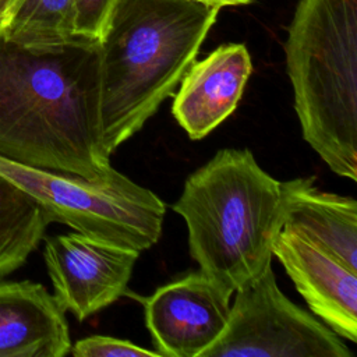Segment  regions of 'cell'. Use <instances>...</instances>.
<instances>
[{"label": "cell", "instance_id": "1", "mask_svg": "<svg viewBox=\"0 0 357 357\" xmlns=\"http://www.w3.org/2000/svg\"><path fill=\"white\" fill-rule=\"evenodd\" d=\"M99 42L47 49L0 38V156L88 180L114 167L100 123Z\"/></svg>", "mask_w": 357, "mask_h": 357}, {"label": "cell", "instance_id": "2", "mask_svg": "<svg viewBox=\"0 0 357 357\" xmlns=\"http://www.w3.org/2000/svg\"><path fill=\"white\" fill-rule=\"evenodd\" d=\"M219 7L198 0H117L99 40L100 123L112 153L173 95Z\"/></svg>", "mask_w": 357, "mask_h": 357}, {"label": "cell", "instance_id": "3", "mask_svg": "<svg viewBox=\"0 0 357 357\" xmlns=\"http://www.w3.org/2000/svg\"><path fill=\"white\" fill-rule=\"evenodd\" d=\"M280 181L247 148H225L192 172L172 205L199 271L234 293L258 278L282 230Z\"/></svg>", "mask_w": 357, "mask_h": 357}, {"label": "cell", "instance_id": "4", "mask_svg": "<svg viewBox=\"0 0 357 357\" xmlns=\"http://www.w3.org/2000/svg\"><path fill=\"white\" fill-rule=\"evenodd\" d=\"M303 138L357 180V0H298L284 42Z\"/></svg>", "mask_w": 357, "mask_h": 357}, {"label": "cell", "instance_id": "5", "mask_svg": "<svg viewBox=\"0 0 357 357\" xmlns=\"http://www.w3.org/2000/svg\"><path fill=\"white\" fill-rule=\"evenodd\" d=\"M0 177L35 201L52 223L139 252L160 238L166 205L116 169L88 180L0 156Z\"/></svg>", "mask_w": 357, "mask_h": 357}, {"label": "cell", "instance_id": "6", "mask_svg": "<svg viewBox=\"0 0 357 357\" xmlns=\"http://www.w3.org/2000/svg\"><path fill=\"white\" fill-rule=\"evenodd\" d=\"M233 294L222 335L201 357L353 356L340 336L282 293L271 265Z\"/></svg>", "mask_w": 357, "mask_h": 357}, {"label": "cell", "instance_id": "7", "mask_svg": "<svg viewBox=\"0 0 357 357\" xmlns=\"http://www.w3.org/2000/svg\"><path fill=\"white\" fill-rule=\"evenodd\" d=\"M138 257L134 248L78 231L47 237L43 248L53 294L78 321L126 294Z\"/></svg>", "mask_w": 357, "mask_h": 357}, {"label": "cell", "instance_id": "8", "mask_svg": "<svg viewBox=\"0 0 357 357\" xmlns=\"http://www.w3.org/2000/svg\"><path fill=\"white\" fill-rule=\"evenodd\" d=\"M233 293L202 273L190 272L138 297L155 350L162 357H201L222 335Z\"/></svg>", "mask_w": 357, "mask_h": 357}, {"label": "cell", "instance_id": "9", "mask_svg": "<svg viewBox=\"0 0 357 357\" xmlns=\"http://www.w3.org/2000/svg\"><path fill=\"white\" fill-rule=\"evenodd\" d=\"M273 257L311 312L337 336L357 342V272L305 237L282 229Z\"/></svg>", "mask_w": 357, "mask_h": 357}, {"label": "cell", "instance_id": "10", "mask_svg": "<svg viewBox=\"0 0 357 357\" xmlns=\"http://www.w3.org/2000/svg\"><path fill=\"white\" fill-rule=\"evenodd\" d=\"M252 73L243 43L220 45L190 66L174 95L172 113L191 139H201L237 107Z\"/></svg>", "mask_w": 357, "mask_h": 357}, {"label": "cell", "instance_id": "11", "mask_svg": "<svg viewBox=\"0 0 357 357\" xmlns=\"http://www.w3.org/2000/svg\"><path fill=\"white\" fill-rule=\"evenodd\" d=\"M71 344L54 294L32 280H0V357H64Z\"/></svg>", "mask_w": 357, "mask_h": 357}, {"label": "cell", "instance_id": "12", "mask_svg": "<svg viewBox=\"0 0 357 357\" xmlns=\"http://www.w3.org/2000/svg\"><path fill=\"white\" fill-rule=\"evenodd\" d=\"M282 229L294 231L357 272V202L322 191L312 177L280 181Z\"/></svg>", "mask_w": 357, "mask_h": 357}, {"label": "cell", "instance_id": "13", "mask_svg": "<svg viewBox=\"0 0 357 357\" xmlns=\"http://www.w3.org/2000/svg\"><path fill=\"white\" fill-rule=\"evenodd\" d=\"M50 223L35 201L0 177V279L26 262Z\"/></svg>", "mask_w": 357, "mask_h": 357}, {"label": "cell", "instance_id": "14", "mask_svg": "<svg viewBox=\"0 0 357 357\" xmlns=\"http://www.w3.org/2000/svg\"><path fill=\"white\" fill-rule=\"evenodd\" d=\"M1 39L28 49L84 40L74 33V0H22L6 24Z\"/></svg>", "mask_w": 357, "mask_h": 357}, {"label": "cell", "instance_id": "15", "mask_svg": "<svg viewBox=\"0 0 357 357\" xmlns=\"http://www.w3.org/2000/svg\"><path fill=\"white\" fill-rule=\"evenodd\" d=\"M74 357H162L155 349H145L114 336L92 335L71 344Z\"/></svg>", "mask_w": 357, "mask_h": 357}, {"label": "cell", "instance_id": "16", "mask_svg": "<svg viewBox=\"0 0 357 357\" xmlns=\"http://www.w3.org/2000/svg\"><path fill=\"white\" fill-rule=\"evenodd\" d=\"M117 0H74V33L99 42Z\"/></svg>", "mask_w": 357, "mask_h": 357}, {"label": "cell", "instance_id": "17", "mask_svg": "<svg viewBox=\"0 0 357 357\" xmlns=\"http://www.w3.org/2000/svg\"><path fill=\"white\" fill-rule=\"evenodd\" d=\"M21 1L22 0H0V29H1V32Z\"/></svg>", "mask_w": 357, "mask_h": 357}, {"label": "cell", "instance_id": "18", "mask_svg": "<svg viewBox=\"0 0 357 357\" xmlns=\"http://www.w3.org/2000/svg\"><path fill=\"white\" fill-rule=\"evenodd\" d=\"M198 1H204L208 4H213L218 6L219 8L222 7H227V6H244V4H250L254 0H198Z\"/></svg>", "mask_w": 357, "mask_h": 357}, {"label": "cell", "instance_id": "19", "mask_svg": "<svg viewBox=\"0 0 357 357\" xmlns=\"http://www.w3.org/2000/svg\"><path fill=\"white\" fill-rule=\"evenodd\" d=\"M0 38H1V29H0Z\"/></svg>", "mask_w": 357, "mask_h": 357}]
</instances>
